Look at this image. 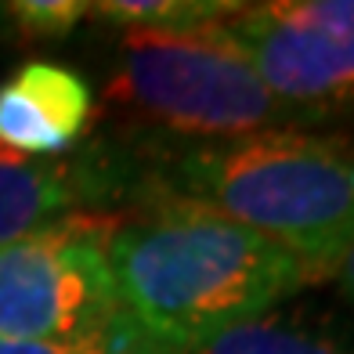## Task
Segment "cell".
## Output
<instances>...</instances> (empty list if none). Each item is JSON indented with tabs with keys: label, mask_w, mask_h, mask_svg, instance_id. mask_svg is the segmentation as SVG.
I'll return each instance as SVG.
<instances>
[{
	"label": "cell",
	"mask_w": 354,
	"mask_h": 354,
	"mask_svg": "<svg viewBox=\"0 0 354 354\" xmlns=\"http://www.w3.org/2000/svg\"><path fill=\"white\" fill-rule=\"evenodd\" d=\"M8 19L29 37H66L91 15L84 0H15L4 4Z\"/></svg>",
	"instance_id": "10"
},
{
	"label": "cell",
	"mask_w": 354,
	"mask_h": 354,
	"mask_svg": "<svg viewBox=\"0 0 354 354\" xmlns=\"http://www.w3.org/2000/svg\"><path fill=\"white\" fill-rule=\"evenodd\" d=\"M322 275L333 279V286L340 289V293L354 304V239H351V243H347L340 253L333 257V261H329L326 268H322Z\"/></svg>",
	"instance_id": "13"
},
{
	"label": "cell",
	"mask_w": 354,
	"mask_h": 354,
	"mask_svg": "<svg viewBox=\"0 0 354 354\" xmlns=\"http://www.w3.org/2000/svg\"><path fill=\"white\" fill-rule=\"evenodd\" d=\"M91 112L94 94L80 73L55 62H29L0 84V145L51 159L87 131Z\"/></svg>",
	"instance_id": "7"
},
{
	"label": "cell",
	"mask_w": 354,
	"mask_h": 354,
	"mask_svg": "<svg viewBox=\"0 0 354 354\" xmlns=\"http://www.w3.org/2000/svg\"><path fill=\"white\" fill-rule=\"evenodd\" d=\"M192 354H354V340L326 322L268 311Z\"/></svg>",
	"instance_id": "8"
},
{
	"label": "cell",
	"mask_w": 354,
	"mask_h": 354,
	"mask_svg": "<svg viewBox=\"0 0 354 354\" xmlns=\"http://www.w3.org/2000/svg\"><path fill=\"white\" fill-rule=\"evenodd\" d=\"M94 354H174V351L156 344L134 318L116 311L98 333V340H94Z\"/></svg>",
	"instance_id": "11"
},
{
	"label": "cell",
	"mask_w": 354,
	"mask_h": 354,
	"mask_svg": "<svg viewBox=\"0 0 354 354\" xmlns=\"http://www.w3.org/2000/svg\"><path fill=\"white\" fill-rule=\"evenodd\" d=\"M221 26L297 127L354 120V0L239 4Z\"/></svg>",
	"instance_id": "5"
},
{
	"label": "cell",
	"mask_w": 354,
	"mask_h": 354,
	"mask_svg": "<svg viewBox=\"0 0 354 354\" xmlns=\"http://www.w3.org/2000/svg\"><path fill=\"white\" fill-rule=\"evenodd\" d=\"M116 311L105 217L73 214L0 246V336L80 344Z\"/></svg>",
	"instance_id": "4"
},
{
	"label": "cell",
	"mask_w": 354,
	"mask_h": 354,
	"mask_svg": "<svg viewBox=\"0 0 354 354\" xmlns=\"http://www.w3.org/2000/svg\"><path fill=\"white\" fill-rule=\"evenodd\" d=\"M109 102L138 127L185 145L300 131L221 19L185 29H127Z\"/></svg>",
	"instance_id": "3"
},
{
	"label": "cell",
	"mask_w": 354,
	"mask_h": 354,
	"mask_svg": "<svg viewBox=\"0 0 354 354\" xmlns=\"http://www.w3.org/2000/svg\"><path fill=\"white\" fill-rule=\"evenodd\" d=\"M239 11L235 0H105L91 4V15L127 29H185L228 19Z\"/></svg>",
	"instance_id": "9"
},
{
	"label": "cell",
	"mask_w": 354,
	"mask_h": 354,
	"mask_svg": "<svg viewBox=\"0 0 354 354\" xmlns=\"http://www.w3.org/2000/svg\"><path fill=\"white\" fill-rule=\"evenodd\" d=\"M94 340L47 344V340H11V336H0V354H94Z\"/></svg>",
	"instance_id": "12"
},
{
	"label": "cell",
	"mask_w": 354,
	"mask_h": 354,
	"mask_svg": "<svg viewBox=\"0 0 354 354\" xmlns=\"http://www.w3.org/2000/svg\"><path fill=\"white\" fill-rule=\"evenodd\" d=\"M159 192L214 206L322 275L354 239V141L275 131L181 145L167 156Z\"/></svg>",
	"instance_id": "2"
},
{
	"label": "cell",
	"mask_w": 354,
	"mask_h": 354,
	"mask_svg": "<svg viewBox=\"0 0 354 354\" xmlns=\"http://www.w3.org/2000/svg\"><path fill=\"white\" fill-rule=\"evenodd\" d=\"M116 185L120 177L87 156L37 159L0 145V246L116 196Z\"/></svg>",
	"instance_id": "6"
},
{
	"label": "cell",
	"mask_w": 354,
	"mask_h": 354,
	"mask_svg": "<svg viewBox=\"0 0 354 354\" xmlns=\"http://www.w3.org/2000/svg\"><path fill=\"white\" fill-rule=\"evenodd\" d=\"M120 311L174 354H192L300 293L315 271L214 206L159 192L109 221Z\"/></svg>",
	"instance_id": "1"
}]
</instances>
